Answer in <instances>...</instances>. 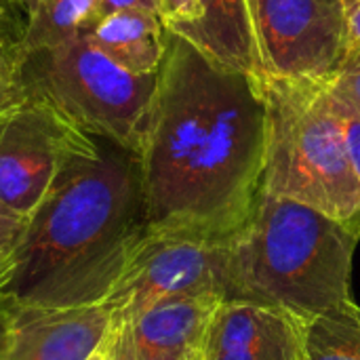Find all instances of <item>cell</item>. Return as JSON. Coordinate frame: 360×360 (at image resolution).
Returning <instances> with one entry per match:
<instances>
[{
    "label": "cell",
    "instance_id": "cell-1",
    "mask_svg": "<svg viewBox=\"0 0 360 360\" xmlns=\"http://www.w3.org/2000/svg\"><path fill=\"white\" fill-rule=\"evenodd\" d=\"M266 131L262 80L169 30L137 154L143 224L236 236L264 194Z\"/></svg>",
    "mask_w": 360,
    "mask_h": 360
},
{
    "label": "cell",
    "instance_id": "cell-16",
    "mask_svg": "<svg viewBox=\"0 0 360 360\" xmlns=\"http://www.w3.org/2000/svg\"><path fill=\"white\" fill-rule=\"evenodd\" d=\"M25 61L27 55L21 40L0 36V118L27 95Z\"/></svg>",
    "mask_w": 360,
    "mask_h": 360
},
{
    "label": "cell",
    "instance_id": "cell-26",
    "mask_svg": "<svg viewBox=\"0 0 360 360\" xmlns=\"http://www.w3.org/2000/svg\"><path fill=\"white\" fill-rule=\"evenodd\" d=\"M89 360H108V356H105V352H103V350H99V352H97L95 356H91Z\"/></svg>",
    "mask_w": 360,
    "mask_h": 360
},
{
    "label": "cell",
    "instance_id": "cell-8",
    "mask_svg": "<svg viewBox=\"0 0 360 360\" xmlns=\"http://www.w3.org/2000/svg\"><path fill=\"white\" fill-rule=\"evenodd\" d=\"M86 137L27 89L25 99L0 118V202L30 217L65 158Z\"/></svg>",
    "mask_w": 360,
    "mask_h": 360
},
{
    "label": "cell",
    "instance_id": "cell-23",
    "mask_svg": "<svg viewBox=\"0 0 360 360\" xmlns=\"http://www.w3.org/2000/svg\"><path fill=\"white\" fill-rule=\"evenodd\" d=\"M97 2H99L101 15L116 11V8H127V6H137V8H148V11L158 13V0H97Z\"/></svg>",
    "mask_w": 360,
    "mask_h": 360
},
{
    "label": "cell",
    "instance_id": "cell-2",
    "mask_svg": "<svg viewBox=\"0 0 360 360\" xmlns=\"http://www.w3.org/2000/svg\"><path fill=\"white\" fill-rule=\"evenodd\" d=\"M141 224L137 154L91 135L30 215L15 247V274L0 293L34 306L101 304Z\"/></svg>",
    "mask_w": 360,
    "mask_h": 360
},
{
    "label": "cell",
    "instance_id": "cell-5",
    "mask_svg": "<svg viewBox=\"0 0 360 360\" xmlns=\"http://www.w3.org/2000/svg\"><path fill=\"white\" fill-rule=\"evenodd\" d=\"M25 82L82 133L139 154L158 72H129L78 36L27 55Z\"/></svg>",
    "mask_w": 360,
    "mask_h": 360
},
{
    "label": "cell",
    "instance_id": "cell-20",
    "mask_svg": "<svg viewBox=\"0 0 360 360\" xmlns=\"http://www.w3.org/2000/svg\"><path fill=\"white\" fill-rule=\"evenodd\" d=\"M158 13L169 30H179L198 19L196 0H158Z\"/></svg>",
    "mask_w": 360,
    "mask_h": 360
},
{
    "label": "cell",
    "instance_id": "cell-6",
    "mask_svg": "<svg viewBox=\"0 0 360 360\" xmlns=\"http://www.w3.org/2000/svg\"><path fill=\"white\" fill-rule=\"evenodd\" d=\"M234 236L190 228L141 224L122 268L101 302L110 314L108 335L127 329L154 304L198 293L226 297V268Z\"/></svg>",
    "mask_w": 360,
    "mask_h": 360
},
{
    "label": "cell",
    "instance_id": "cell-12",
    "mask_svg": "<svg viewBox=\"0 0 360 360\" xmlns=\"http://www.w3.org/2000/svg\"><path fill=\"white\" fill-rule=\"evenodd\" d=\"M196 4L198 19L171 32L190 40L217 63L264 80L249 0H196Z\"/></svg>",
    "mask_w": 360,
    "mask_h": 360
},
{
    "label": "cell",
    "instance_id": "cell-25",
    "mask_svg": "<svg viewBox=\"0 0 360 360\" xmlns=\"http://www.w3.org/2000/svg\"><path fill=\"white\" fill-rule=\"evenodd\" d=\"M17 268V259H15V249L13 251H4L0 253V291L11 283L13 274Z\"/></svg>",
    "mask_w": 360,
    "mask_h": 360
},
{
    "label": "cell",
    "instance_id": "cell-24",
    "mask_svg": "<svg viewBox=\"0 0 360 360\" xmlns=\"http://www.w3.org/2000/svg\"><path fill=\"white\" fill-rule=\"evenodd\" d=\"M8 327H11V304L6 302L4 295H0V360H2V354L6 350Z\"/></svg>",
    "mask_w": 360,
    "mask_h": 360
},
{
    "label": "cell",
    "instance_id": "cell-15",
    "mask_svg": "<svg viewBox=\"0 0 360 360\" xmlns=\"http://www.w3.org/2000/svg\"><path fill=\"white\" fill-rule=\"evenodd\" d=\"M306 360H360V306L350 297L304 325Z\"/></svg>",
    "mask_w": 360,
    "mask_h": 360
},
{
    "label": "cell",
    "instance_id": "cell-17",
    "mask_svg": "<svg viewBox=\"0 0 360 360\" xmlns=\"http://www.w3.org/2000/svg\"><path fill=\"white\" fill-rule=\"evenodd\" d=\"M323 82L333 99L360 112V53L350 55L342 70Z\"/></svg>",
    "mask_w": 360,
    "mask_h": 360
},
{
    "label": "cell",
    "instance_id": "cell-18",
    "mask_svg": "<svg viewBox=\"0 0 360 360\" xmlns=\"http://www.w3.org/2000/svg\"><path fill=\"white\" fill-rule=\"evenodd\" d=\"M333 110H335V116H338V122H340V129H342V137H344V143H346V152H348V158H350V165L356 173L360 181V112L340 103L338 99H333Z\"/></svg>",
    "mask_w": 360,
    "mask_h": 360
},
{
    "label": "cell",
    "instance_id": "cell-10",
    "mask_svg": "<svg viewBox=\"0 0 360 360\" xmlns=\"http://www.w3.org/2000/svg\"><path fill=\"white\" fill-rule=\"evenodd\" d=\"M6 302L11 327L2 360H89L105 344L110 314L101 304L55 308Z\"/></svg>",
    "mask_w": 360,
    "mask_h": 360
},
{
    "label": "cell",
    "instance_id": "cell-11",
    "mask_svg": "<svg viewBox=\"0 0 360 360\" xmlns=\"http://www.w3.org/2000/svg\"><path fill=\"white\" fill-rule=\"evenodd\" d=\"M304 323L293 314L245 300L215 310L200 360H304Z\"/></svg>",
    "mask_w": 360,
    "mask_h": 360
},
{
    "label": "cell",
    "instance_id": "cell-21",
    "mask_svg": "<svg viewBox=\"0 0 360 360\" xmlns=\"http://www.w3.org/2000/svg\"><path fill=\"white\" fill-rule=\"evenodd\" d=\"M27 219L30 217L19 215L0 202V253L13 251L19 245V240L25 232Z\"/></svg>",
    "mask_w": 360,
    "mask_h": 360
},
{
    "label": "cell",
    "instance_id": "cell-4",
    "mask_svg": "<svg viewBox=\"0 0 360 360\" xmlns=\"http://www.w3.org/2000/svg\"><path fill=\"white\" fill-rule=\"evenodd\" d=\"M268 110L264 194L360 228V181L323 80L264 78Z\"/></svg>",
    "mask_w": 360,
    "mask_h": 360
},
{
    "label": "cell",
    "instance_id": "cell-14",
    "mask_svg": "<svg viewBox=\"0 0 360 360\" xmlns=\"http://www.w3.org/2000/svg\"><path fill=\"white\" fill-rule=\"evenodd\" d=\"M101 17L97 0H30L21 38L25 55L86 36Z\"/></svg>",
    "mask_w": 360,
    "mask_h": 360
},
{
    "label": "cell",
    "instance_id": "cell-13",
    "mask_svg": "<svg viewBox=\"0 0 360 360\" xmlns=\"http://www.w3.org/2000/svg\"><path fill=\"white\" fill-rule=\"evenodd\" d=\"M169 27L156 11L127 6L97 19L86 38L120 68L156 74L167 53Z\"/></svg>",
    "mask_w": 360,
    "mask_h": 360
},
{
    "label": "cell",
    "instance_id": "cell-7",
    "mask_svg": "<svg viewBox=\"0 0 360 360\" xmlns=\"http://www.w3.org/2000/svg\"><path fill=\"white\" fill-rule=\"evenodd\" d=\"M264 78L327 80L350 55L346 0H249Z\"/></svg>",
    "mask_w": 360,
    "mask_h": 360
},
{
    "label": "cell",
    "instance_id": "cell-19",
    "mask_svg": "<svg viewBox=\"0 0 360 360\" xmlns=\"http://www.w3.org/2000/svg\"><path fill=\"white\" fill-rule=\"evenodd\" d=\"M30 0H0V36L21 40L27 25Z\"/></svg>",
    "mask_w": 360,
    "mask_h": 360
},
{
    "label": "cell",
    "instance_id": "cell-3",
    "mask_svg": "<svg viewBox=\"0 0 360 360\" xmlns=\"http://www.w3.org/2000/svg\"><path fill=\"white\" fill-rule=\"evenodd\" d=\"M360 228L302 202L262 194L234 236L226 300L281 308L304 325L350 297Z\"/></svg>",
    "mask_w": 360,
    "mask_h": 360
},
{
    "label": "cell",
    "instance_id": "cell-22",
    "mask_svg": "<svg viewBox=\"0 0 360 360\" xmlns=\"http://www.w3.org/2000/svg\"><path fill=\"white\" fill-rule=\"evenodd\" d=\"M348 8V42L350 55L360 53V0H346ZM348 55V57H350Z\"/></svg>",
    "mask_w": 360,
    "mask_h": 360
},
{
    "label": "cell",
    "instance_id": "cell-9",
    "mask_svg": "<svg viewBox=\"0 0 360 360\" xmlns=\"http://www.w3.org/2000/svg\"><path fill=\"white\" fill-rule=\"evenodd\" d=\"M224 300L219 293L162 300L108 335L101 350L108 360H200L209 323Z\"/></svg>",
    "mask_w": 360,
    "mask_h": 360
},
{
    "label": "cell",
    "instance_id": "cell-27",
    "mask_svg": "<svg viewBox=\"0 0 360 360\" xmlns=\"http://www.w3.org/2000/svg\"><path fill=\"white\" fill-rule=\"evenodd\" d=\"M304 360H306V359H304Z\"/></svg>",
    "mask_w": 360,
    "mask_h": 360
}]
</instances>
